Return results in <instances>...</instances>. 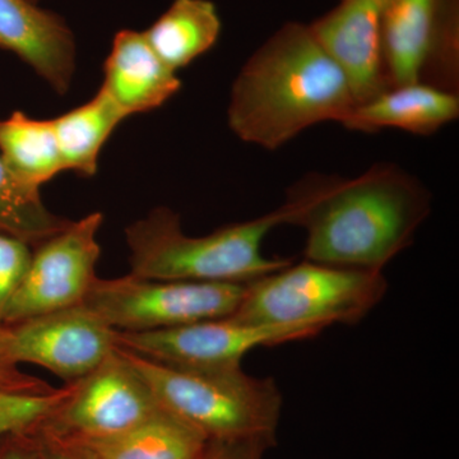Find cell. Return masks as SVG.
Segmentation results:
<instances>
[{
	"mask_svg": "<svg viewBox=\"0 0 459 459\" xmlns=\"http://www.w3.org/2000/svg\"><path fill=\"white\" fill-rule=\"evenodd\" d=\"M33 431L38 435L40 459H99L92 446L82 440Z\"/></svg>",
	"mask_w": 459,
	"mask_h": 459,
	"instance_id": "cell-23",
	"label": "cell"
},
{
	"mask_svg": "<svg viewBox=\"0 0 459 459\" xmlns=\"http://www.w3.org/2000/svg\"><path fill=\"white\" fill-rule=\"evenodd\" d=\"M459 0H385L380 18L388 87L430 83L455 91Z\"/></svg>",
	"mask_w": 459,
	"mask_h": 459,
	"instance_id": "cell-9",
	"label": "cell"
},
{
	"mask_svg": "<svg viewBox=\"0 0 459 459\" xmlns=\"http://www.w3.org/2000/svg\"><path fill=\"white\" fill-rule=\"evenodd\" d=\"M380 2H382L383 4H385V0H380Z\"/></svg>",
	"mask_w": 459,
	"mask_h": 459,
	"instance_id": "cell-28",
	"label": "cell"
},
{
	"mask_svg": "<svg viewBox=\"0 0 459 459\" xmlns=\"http://www.w3.org/2000/svg\"><path fill=\"white\" fill-rule=\"evenodd\" d=\"M459 117L455 91L418 82L389 87L355 105L342 124L350 131L376 133L398 129L411 134H434Z\"/></svg>",
	"mask_w": 459,
	"mask_h": 459,
	"instance_id": "cell-15",
	"label": "cell"
},
{
	"mask_svg": "<svg viewBox=\"0 0 459 459\" xmlns=\"http://www.w3.org/2000/svg\"><path fill=\"white\" fill-rule=\"evenodd\" d=\"M122 350L159 403L210 442H262L273 448L283 398L272 377L249 376L241 367L181 369Z\"/></svg>",
	"mask_w": 459,
	"mask_h": 459,
	"instance_id": "cell-4",
	"label": "cell"
},
{
	"mask_svg": "<svg viewBox=\"0 0 459 459\" xmlns=\"http://www.w3.org/2000/svg\"><path fill=\"white\" fill-rule=\"evenodd\" d=\"M281 225H286L283 205L249 221L190 237L181 228L179 214L157 207L126 229L131 274L147 280L247 285L292 262L270 258L262 250L267 235Z\"/></svg>",
	"mask_w": 459,
	"mask_h": 459,
	"instance_id": "cell-3",
	"label": "cell"
},
{
	"mask_svg": "<svg viewBox=\"0 0 459 459\" xmlns=\"http://www.w3.org/2000/svg\"><path fill=\"white\" fill-rule=\"evenodd\" d=\"M271 448L262 442H211L210 459H263Z\"/></svg>",
	"mask_w": 459,
	"mask_h": 459,
	"instance_id": "cell-25",
	"label": "cell"
},
{
	"mask_svg": "<svg viewBox=\"0 0 459 459\" xmlns=\"http://www.w3.org/2000/svg\"><path fill=\"white\" fill-rule=\"evenodd\" d=\"M32 2L39 3L40 0H32Z\"/></svg>",
	"mask_w": 459,
	"mask_h": 459,
	"instance_id": "cell-27",
	"label": "cell"
},
{
	"mask_svg": "<svg viewBox=\"0 0 459 459\" xmlns=\"http://www.w3.org/2000/svg\"><path fill=\"white\" fill-rule=\"evenodd\" d=\"M246 286L147 280L131 273L98 277L82 305L114 331L143 333L228 318L237 312Z\"/></svg>",
	"mask_w": 459,
	"mask_h": 459,
	"instance_id": "cell-7",
	"label": "cell"
},
{
	"mask_svg": "<svg viewBox=\"0 0 459 459\" xmlns=\"http://www.w3.org/2000/svg\"><path fill=\"white\" fill-rule=\"evenodd\" d=\"M160 409L146 380L117 346L95 369L63 386L59 400L35 429L95 442L131 430Z\"/></svg>",
	"mask_w": 459,
	"mask_h": 459,
	"instance_id": "cell-8",
	"label": "cell"
},
{
	"mask_svg": "<svg viewBox=\"0 0 459 459\" xmlns=\"http://www.w3.org/2000/svg\"><path fill=\"white\" fill-rule=\"evenodd\" d=\"M431 198L418 178L377 162L352 179L309 175L282 205L286 225L307 232V261L383 272L413 243Z\"/></svg>",
	"mask_w": 459,
	"mask_h": 459,
	"instance_id": "cell-1",
	"label": "cell"
},
{
	"mask_svg": "<svg viewBox=\"0 0 459 459\" xmlns=\"http://www.w3.org/2000/svg\"><path fill=\"white\" fill-rule=\"evenodd\" d=\"M71 221L48 210L40 192L17 183L0 157V232L36 247Z\"/></svg>",
	"mask_w": 459,
	"mask_h": 459,
	"instance_id": "cell-20",
	"label": "cell"
},
{
	"mask_svg": "<svg viewBox=\"0 0 459 459\" xmlns=\"http://www.w3.org/2000/svg\"><path fill=\"white\" fill-rule=\"evenodd\" d=\"M352 91L309 25L287 22L247 60L232 83L231 132L274 151L310 126L342 123L355 107Z\"/></svg>",
	"mask_w": 459,
	"mask_h": 459,
	"instance_id": "cell-2",
	"label": "cell"
},
{
	"mask_svg": "<svg viewBox=\"0 0 459 459\" xmlns=\"http://www.w3.org/2000/svg\"><path fill=\"white\" fill-rule=\"evenodd\" d=\"M320 332L322 329L310 325H246L228 316L143 333L115 331V342L135 355L168 367L229 369L241 367L244 356L258 347L304 340Z\"/></svg>",
	"mask_w": 459,
	"mask_h": 459,
	"instance_id": "cell-11",
	"label": "cell"
},
{
	"mask_svg": "<svg viewBox=\"0 0 459 459\" xmlns=\"http://www.w3.org/2000/svg\"><path fill=\"white\" fill-rule=\"evenodd\" d=\"M0 157L11 177L38 190L65 171L53 120H39L16 111L0 120Z\"/></svg>",
	"mask_w": 459,
	"mask_h": 459,
	"instance_id": "cell-18",
	"label": "cell"
},
{
	"mask_svg": "<svg viewBox=\"0 0 459 459\" xmlns=\"http://www.w3.org/2000/svg\"><path fill=\"white\" fill-rule=\"evenodd\" d=\"M205 459H210V452H208V455L205 457Z\"/></svg>",
	"mask_w": 459,
	"mask_h": 459,
	"instance_id": "cell-26",
	"label": "cell"
},
{
	"mask_svg": "<svg viewBox=\"0 0 459 459\" xmlns=\"http://www.w3.org/2000/svg\"><path fill=\"white\" fill-rule=\"evenodd\" d=\"M86 443L99 459H205L211 448L205 435L162 406L126 433Z\"/></svg>",
	"mask_w": 459,
	"mask_h": 459,
	"instance_id": "cell-16",
	"label": "cell"
},
{
	"mask_svg": "<svg viewBox=\"0 0 459 459\" xmlns=\"http://www.w3.org/2000/svg\"><path fill=\"white\" fill-rule=\"evenodd\" d=\"M0 459H40L38 435L33 429L2 435Z\"/></svg>",
	"mask_w": 459,
	"mask_h": 459,
	"instance_id": "cell-24",
	"label": "cell"
},
{
	"mask_svg": "<svg viewBox=\"0 0 459 459\" xmlns=\"http://www.w3.org/2000/svg\"><path fill=\"white\" fill-rule=\"evenodd\" d=\"M382 271L356 270L325 263L292 261L246 286L231 318L265 327L360 323L385 299Z\"/></svg>",
	"mask_w": 459,
	"mask_h": 459,
	"instance_id": "cell-5",
	"label": "cell"
},
{
	"mask_svg": "<svg viewBox=\"0 0 459 459\" xmlns=\"http://www.w3.org/2000/svg\"><path fill=\"white\" fill-rule=\"evenodd\" d=\"M31 247L20 238L0 232V325L31 261Z\"/></svg>",
	"mask_w": 459,
	"mask_h": 459,
	"instance_id": "cell-22",
	"label": "cell"
},
{
	"mask_svg": "<svg viewBox=\"0 0 459 459\" xmlns=\"http://www.w3.org/2000/svg\"><path fill=\"white\" fill-rule=\"evenodd\" d=\"M100 89L129 117L161 108L179 92L181 81L160 59L143 32L122 30L114 36Z\"/></svg>",
	"mask_w": 459,
	"mask_h": 459,
	"instance_id": "cell-14",
	"label": "cell"
},
{
	"mask_svg": "<svg viewBox=\"0 0 459 459\" xmlns=\"http://www.w3.org/2000/svg\"><path fill=\"white\" fill-rule=\"evenodd\" d=\"M124 119L126 115L101 89L86 104L51 119L65 171L93 177L102 147Z\"/></svg>",
	"mask_w": 459,
	"mask_h": 459,
	"instance_id": "cell-19",
	"label": "cell"
},
{
	"mask_svg": "<svg viewBox=\"0 0 459 459\" xmlns=\"http://www.w3.org/2000/svg\"><path fill=\"white\" fill-rule=\"evenodd\" d=\"M117 347L115 331L80 307L0 325V392L50 395L57 389L26 376L20 364H35L66 385L95 369Z\"/></svg>",
	"mask_w": 459,
	"mask_h": 459,
	"instance_id": "cell-6",
	"label": "cell"
},
{
	"mask_svg": "<svg viewBox=\"0 0 459 459\" xmlns=\"http://www.w3.org/2000/svg\"><path fill=\"white\" fill-rule=\"evenodd\" d=\"M382 9L380 0H340L309 25L346 77L356 105L389 89L383 63Z\"/></svg>",
	"mask_w": 459,
	"mask_h": 459,
	"instance_id": "cell-12",
	"label": "cell"
},
{
	"mask_svg": "<svg viewBox=\"0 0 459 459\" xmlns=\"http://www.w3.org/2000/svg\"><path fill=\"white\" fill-rule=\"evenodd\" d=\"M0 49L31 66L57 93L71 87L77 62L74 33L65 18L32 0H0Z\"/></svg>",
	"mask_w": 459,
	"mask_h": 459,
	"instance_id": "cell-13",
	"label": "cell"
},
{
	"mask_svg": "<svg viewBox=\"0 0 459 459\" xmlns=\"http://www.w3.org/2000/svg\"><path fill=\"white\" fill-rule=\"evenodd\" d=\"M221 30V17L211 0H174L143 35L160 59L178 74L212 49Z\"/></svg>",
	"mask_w": 459,
	"mask_h": 459,
	"instance_id": "cell-17",
	"label": "cell"
},
{
	"mask_svg": "<svg viewBox=\"0 0 459 459\" xmlns=\"http://www.w3.org/2000/svg\"><path fill=\"white\" fill-rule=\"evenodd\" d=\"M102 221V213L87 214L33 247L29 270L8 305L3 323L82 305L98 279L96 265L101 255L98 234Z\"/></svg>",
	"mask_w": 459,
	"mask_h": 459,
	"instance_id": "cell-10",
	"label": "cell"
},
{
	"mask_svg": "<svg viewBox=\"0 0 459 459\" xmlns=\"http://www.w3.org/2000/svg\"><path fill=\"white\" fill-rule=\"evenodd\" d=\"M62 394L20 395L0 392V437L11 431L30 430L41 421Z\"/></svg>",
	"mask_w": 459,
	"mask_h": 459,
	"instance_id": "cell-21",
	"label": "cell"
}]
</instances>
